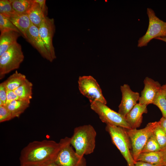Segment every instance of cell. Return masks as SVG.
I'll use <instances>...</instances> for the list:
<instances>
[{"label": "cell", "mask_w": 166, "mask_h": 166, "mask_svg": "<svg viewBox=\"0 0 166 166\" xmlns=\"http://www.w3.org/2000/svg\"><path fill=\"white\" fill-rule=\"evenodd\" d=\"M62 145V139L58 143L46 140L30 142L21 151L20 165L44 166L55 162Z\"/></svg>", "instance_id": "cell-1"}, {"label": "cell", "mask_w": 166, "mask_h": 166, "mask_svg": "<svg viewBox=\"0 0 166 166\" xmlns=\"http://www.w3.org/2000/svg\"><path fill=\"white\" fill-rule=\"evenodd\" d=\"M96 135V130L90 124L77 127L70 138V144L79 156L90 154L95 148Z\"/></svg>", "instance_id": "cell-2"}, {"label": "cell", "mask_w": 166, "mask_h": 166, "mask_svg": "<svg viewBox=\"0 0 166 166\" xmlns=\"http://www.w3.org/2000/svg\"><path fill=\"white\" fill-rule=\"evenodd\" d=\"M105 129L109 134L112 143L126 160L127 166H135V162L131 154L132 144L126 129L106 124Z\"/></svg>", "instance_id": "cell-3"}, {"label": "cell", "mask_w": 166, "mask_h": 166, "mask_svg": "<svg viewBox=\"0 0 166 166\" xmlns=\"http://www.w3.org/2000/svg\"><path fill=\"white\" fill-rule=\"evenodd\" d=\"M159 124V121L149 122L142 129H126L132 144L131 154L135 163L148 139Z\"/></svg>", "instance_id": "cell-4"}, {"label": "cell", "mask_w": 166, "mask_h": 166, "mask_svg": "<svg viewBox=\"0 0 166 166\" xmlns=\"http://www.w3.org/2000/svg\"><path fill=\"white\" fill-rule=\"evenodd\" d=\"M24 55L21 45L17 42L0 56V79L12 71L19 68Z\"/></svg>", "instance_id": "cell-5"}, {"label": "cell", "mask_w": 166, "mask_h": 166, "mask_svg": "<svg viewBox=\"0 0 166 166\" xmlns=\"http://www.w3.org/2000/svg\"><path fill=\"white\" fill-rule=\"evenodd\" d=\"M147 13L149 19L148 28L145 34L138 41L139 47L147 46L153 39L166 37V22L158 18L150 8H147Z\"/></svg>", "instance_id": "cell-6"}, {"label": "cell", "mask_w": 166, "mask_h": 166, "mask_svg": "<svg viewBox=\"0 0 166 166\" xmlns=\"http://www.w3.org/2000/svg\"><path fill=\"white\" fill-rule=\"evenodd\" d=\"M90 108L98 114L101 121L106 124L120 127L126 129H132L124 117L110 109L106 104L99 101H95L90 103Z\"/></svg>", "instance_id": "cell-7"}, {"label": "cell", "mask_w": 166, "mask_h": 166, "mask_svg": "<svg viewBox=\"0 0 166 166\" xmlns=\"http://www.w3.org/2000/svg\"><path fill=\"white\" fill-rule=\"evenodd\" d=\"M80 93L89 100L90 103L99 101L106 104L101 88L95 79L91 76L79 77L78 81Z\"/></svg>", "instance_id": "cell-8"}, {"label": "cell", "mask_w": 166, "mask_h": 166, "mask_svg": "<svg viewBox=\"0 0 166 166\" xmlns=\"http://www.w3.org/2000/svg\"><path fill=\"white\" fill-rule=\"evenodd\" d=\"M62 139V146L55 162L61 166H86L84 157L78 156L71 146L70 138Z\"/></svg>", "instance_id": "cell-9"}, {"label": "cell", "mask_w": 166, "mask_h": 166, "mask_svg": "<svg viewBox=\"0 0 166 166\" xmlns=\"http://www.w3.org/2000/svg\"><path fill=\"white\" fill-rule=\"evenodd\" d=\"M39 34L46 49L53 59L56 57L53 43V38L55 31L54 20L53 18L45 17L44 21L38 28Z\"/></svg>", "instance_id": "cell-10"}, {"label": "cell", "mask_w": 166, "mask_h": 166, "mask_svg": "<svg viewBox=\"0 0 166 166\" xmlns=\"http://www.w3.org/2000/svg\"><path fill=\"white\" fill-rule=\"evenodd\" d=\"M122 99L119 105L118 113L125 117L139 101L140 95L137 92H134L131 89L129 86L124 84L121 86Z\"/></svg>", "instance_id": "cell-11"}, {"label": "cell", "mask_w": 166, "mask_h": 166, "mask_svg": "<svg viewBox=\"0 0 166 166\" xmlns=\"http://www.w3.org/2000/svg\"><path fill=\"white\" fill-rule=\"evenodd\" d=\"M144 83V87L141 92L139 103L147 105L153 104L156 95L161 89L162 86L158 81L148 77L145 78Z\"/></svg>", "instance_id": "cell-12"}, {"label": "cell", "mask_w": 166, "mask_h": 166, "mask_svg": "<svg viewBox=\"0 0 166 166\" xmlns=\"http://www.w3.org/2000/svg\"><path fill=\"white\" fill-rule=\"evenodd\" d=\"M26 39L44 58L50 62L53 60L41 38L38 28L32 24L26 32Z\"/></svg>", "instance_id": "cell-13"}, {"label": "cell", "mask_w": 166, "mask_h": 166, "mask_svg": "<svg viewBox=\"0 0 166 166\" xmlns=\"http://www.w3.org/2000/svg\"><path fill=\"white\" fill-rule=\"evenodd\" d=\"M146 105L137 103L127 114L125 118L132 129H137L143 121V115L148 112Z\"/></svg>", "instance_id": "cell-14"}, {"label": "cell", "mask_w": 166, "mask_h": 166, "mask_svg": "<svg viewBox=\"0 0 166 166\" xmlns=\"http://www.w3.org/2000/svg\"><path fill=\"white\" fill-rule=\"evenodd\" d=\"M8 18L26 38V32L32 24L27 14H19L16 13Z\"/></svg>", "instance_id": "cell-15"}, {"label": "cell", "mask_w": 166, "mask_h": 166, "mask_svg": "<svg viewBox=\"0 0 166 166\" xmlns=\"http://www.w3.org/2000/svg\"><path fill=\"white\" fill-rule=\"evenodd\" d=\"M21 34L14 31H5L1 33L0 35V56L9 47L17 42Z\"/></svg>", "instance_id": "cell-16"}, {"label": "cell", "mask_w": 166, "mask_h": 166, "mask_svg": "<svg viewBox=\"0 0 166 166\" xmlns=\"http://www.w3.org/2000/svg\"><path fill=\"white\" fill-rule=\"evenodd\" d=\"M30 101L15 100L7 103L6 106L10 111L12 119L19 117L29 107Z\"/></svg>", "instance_id": "cell-17"}, {"label": "cell", "mask_w": 166, "mask_h": 166, "mask_svg": "<svg viewBox=\"0 0 166 166\" xmlns=\"http://www.w3.org/2000/svg\"><path fill=\"white\" fill-rule=\"evenodd\" d=\"M27 14L32 24L38 28L44 21L45 17L39 4L34 1Z\"/></svg>", "instance_id": "cell-18"}, {"label": "cell", "mask_w": 166, "mask_h": 166, "mask_svg": "<svg viewBox=\"0 0 166 166\" xmlns=\"http://www.w3.org/2000/svg\"><path fill=\"white\" fill-rule=\"evenodd\" d=\"M137 161H143L154 165L164 166L161 150L156 152H141L137 158Z\"/></svg>", "instance_id": "cell-19"}, {"label": "cell", "mask_w": 166, "mask_h": 166, "mask_svg": "<svg viewBox=\"0 0 166 166\" xmlns=\"http://www.w3.org/2000/svg\"><path fill=\"white\" fill-rule=\"evenodd\" d=\"M26 79L25 75L16 71L3 82L7 90L14 91L23 83Z\"/></svg>", "instance_id": "cell-20"}, {"label": "cell", "mask_w": 166, "mask_h": 166, "mask_svg": "<svg viewBox=\"0 0 166 166\" xmlns=\"http://www.w3.org/2000/svg\"><path fill=\"white\" fill-rule=\"evenodd\" d=\"M32 83L27 79L18 88L14 91L21 100L30 101L32 97Z\"/></svg>", "instance_id": "cell-21"}, {"label": "cell", "mask_w": 166, "mask_h": 166, "mask_svg": "<svg viewBox=\"0 0 166 166\" xmlns=\"http://www.w3.org/2000/svg\"><path fill=\"white\" fill-rule=\"evenodd\" d=\"M14 11L19 14L27 13L34 0H9Z\"/></svg>", "instance_id": "cell-22"}, {"label": "cell", "mask_w": 166, "mask_h": 166, "mask_svg": "<svg viewBox=\"0 0 166 166\" xmlns=\"http://www.w3.org/2000/svg\"><path fill=\"white\" fill-rule=\"evenodd\" d=\"M0 31L1 33L5 31H14L22 34L9 18L1 14H0Z\"/></svg>", "instance_id": "cell-23"}, {"label": "cell", "mask_w": 166, "mask_h": 166, "mask_svg": "<svg viewBox=\"0 0 166 166\" xmlns=\"http://www.w3.org/2000/svg\"><path fill=\"white\" fill-rule=\"evenodd\" d=\"M161 150V148L153 133L148 139L141 152H156L160 151Z\"/></svg>", "instance_id": "cell-24"}, {"label": "cell", "mask_w": 166, "mask_h": 166, "mask_svg": "<svg viewBox=\"0 0 166 166\" xmlns=\"http://www.w3.org/2000/svg\"><path fill=\"white\" fill-rule=\"evenodd\" d=\"M153 104L159 108L162 117H166V99L162 88L156 94Z\"/></svg>", "instance_id": "cell-25"}, {"label": "cell", "mask_w": 166, "mask_h": 166, "mask_svg": "<svg viewBox=\"0 0 166 166\" xmlns=\"http://www.w3.org/2000/svg\"><path fill=\"white\" fill-rule=\"evenodd\" d=\"M153 133L161 149L166 147V133L160 124L155 129Z\"/></svg>", "instance_id": "cell-26"}, {"label": "cell", "mask_w": 166, "mask_h": 166, "mask_svg": "<svg viewBox=\"0 0 166 166\" xmlns=\"http://www.w3.org/2000/svg\"><path fill=\"white\" fill-rule=\"evenodd\" d=\"M16 13L9 0H0V14L10 17Z\"/></svg>", "instance_id": "cell-27"}, {"label": "cell", "mask_w": 166, "mask_h": 166, "mask_svg": "<svg viewBox=\"0 0 166 166\" xmlns=\"http://www.w3.org/2000/svg\"><path fill=\"white\" fill-rule=\"evenodd\" d=\"M12 119L11 114L6 106H0V122H5Z\"/></svg>", "instance_id": "cell-28"}, {"label": "cell", "mask_w": 166, "mask_h": 166, "mask_svg": "<svg viewBox=\"0 0 166 166\" xmlns=\"http://www.w3.org/2000/svg\"><path fill=\"white\" fill-rule=\"evenodd\" d=\"M7 95V89L2 82L0 84V106L6 104Z\"/></svg>", "instance_id": "cell-29"}, {"label": "cell", "mask_w": 166, "mask_h": 166, "mask_svg": "<svg viewBox=\"0 0 166 166\" xmlns=\"http://www.w3.org/2000/svg\"><path fill=\"white\" fill-rule=\"evenodd\" d=\"M35 2L37 3L39 5L41 9L45 16L47 17L48 14V8L46 6L45 0H34Z\"/></svg>", "instance_id": "cell-30"}, {"label": "cell", "mask_w": 166, "mask_h": 166, "mask_svg": "<svg viewBox=\"0 0 166 166\" xmlns=\"http://www.w3.org/2000/svg\"><path fill=\"white\" fill-rule=\"evenodd\" d=\"M7 101L6 104L12 101L15 100H20L14 91L7 90Z\"/></svg>", "instance_id": "cell-31"}, {"label": "cell", "mask_w": 166, "mask_h": 166, "mask_svg": "<svg viewBox=\"0 0 166 166\" xmlns=\"http://www.w3.org/2000/svg\"><path fill=\"white\" fill-rule=\"evenodd\" d=\"M159 121L160 125L166 133V117H162Z\"/></svg>", "instance_id": "cell-32"}, {"label": "cell", "mask_w": 166, "mask_h": 166, "mask_svg": "<svg viewBox=\"0 0 166 166\" xmlns=\"http://www.w3.org/2000/svg\"><path fill=\"white\" fill-rule=\"evenodd\" d=\"M135 166H160L159 165H154L145 162L137 161L135 164Z\"/></svg>", "instance_id": "cell-33"}, {"label": "cell", "mask_w": 166, "mask_h": 166, "mask_svg": "<svg viewBox=\"0 0 166 166\" xmlns=\"http://www.w3.org/2000/svg\"><path fill=\"white\" fill-rule=\"evenodd\" d=\"M164 166H166V147L161 150Z\"/></svg>", "instance_id": "cell-34"}, {"label": "cell", "mask_w": 166, "mask_h": 166, "mask_svg": "<svg viewBox=\"0 0 166 166\" xmlns=\"http://www.w3.org/2000/svg\"><path fill=\"white\" fill-rule=\"evenodd\" d=\"M44 166H61L57 164L55 162H52Z\"/></svg>", "instance_id": "cell-35"}, {"label": "cell", "mask_w": 166, "mask_h": 166, "mask_svg": "<svg viewBox=\"0 0 166 166\" xmlns=\"http://www.w3.org/2000/svg\"><path fill=\"white\" fill-rule=\"evenodd\" d=\"M161 88L164 91V95L166 99V84L161 86Z\"/></svg>", "instance_id": "cell-36"}, {"label": "cell", "mask_w": 166, "mask_h": 166, "mask_svg": "<svg viewBox=\"0 0 166 166\" xmlns=\"http://www.w3.org/2000/svg\"><path fill=\"white\" fill-rule=\"evenodd\" d=\"M155 39L160 40L163 41V42H166V37H163V38H161V37L158 38H156Z\"/></svg>", "instance_id": "cell-37"}, {"label": "cell", "mask_w": 166, "mask_h": 166, "mask_svg": "<svg viewBox=\"0 0 166 166\" xmlns=\"http://www.w3.org/2000/svg\"><path fill=\"white\" fill-rule=\"evenodd\" d=\"M19 166H39L35 165H20Z\"/></svg>", "instance_id": "cell-38"}]
</instances>
